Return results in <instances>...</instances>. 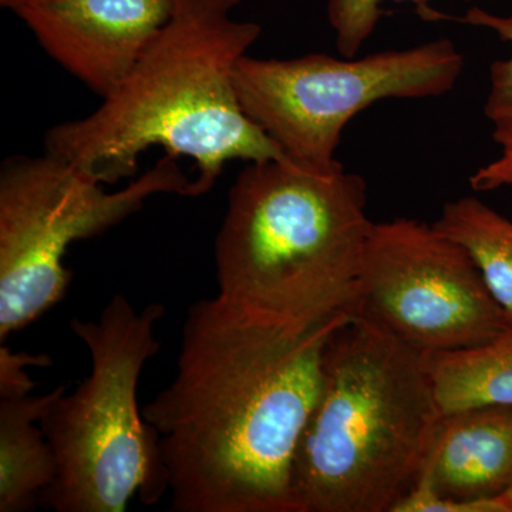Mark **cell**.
Segmentation results:
<instances>
[{"label":"cell","instance_id":"277c9868","mask_svg":"<svg viewBox=\"0 0 512 512\" xmlns=\"http://www.w3.org/2000/svg\"><path fill=\"white\" fill-rule=\"evenodd\" d=\"M443 419L423 353L352 316L329 339L296 448V512H393Z\"/></svg>","mask_w":512,"mask_h":512},{"label":"cell","instance_id":"4fadbf2b","mask_svg":"<svg viewBox=\"0 0 512 512\" xmlns=\"http://www.w3.org/2000/svg\"><path fill=\"white\" fill-rule=\"evenodd\" d=\"M434 229L461 245L512 326V221L474 197L444 205Z\"/></svg>","mask_w":512,"mask_h":512},{"label":"cell","instance_id":"8992f818","mask_svg":"<svg viewBox=\"0 0 512 512\" xmlns=\"http://www.w3.org/2000/svg\"><path fill=\"white\" fill-rule=\"evenodd\" d=\"M62 157L12 156L0 167V342L57 305L72 281L74 242L104 234L156 195L197 198L194 177L165 154L120 190Z\"/></svg>","mask_w":512,"mask_h":512},{"label":"cell","instance_id":"ffe728a7","mask_svg":"<svg viewBox=\"0 0 512 512\" xmlns=\"http://www.w3.org/2000/svg\"><path fill=\"white\" fill-rule=\"evenodd\" d=\"M30 2H35V0H0V6H2L3 9L15 12L20 6L28 5Z\"/></svg>","mask_w":512,"mask_h":512},{"label":"cell","instance_id":"2e32d148","mask_svg":"<svg viewBox=\"0 0 512 512\" xmlns=\"http://www.w3.org/2000/svg\"><path fill=\"white\" fill-rule=\"evenodd\" d=\"M393 512H511L503 495L480 501H453L439 497L424 478L396 505Z\"/></svg>","mask_w":512,"mask_h":512},{"label":"cell","instance_id":"8fae6325","mask_svg":"<svg viewBox=\"0 0 512 512\" xmlns=\"http://www.w3.org/2000/svg\"><path fill=\"white\" fill-rule=\"evenodd\" d=\"M64 389L0 400V512L33 510L55 483L56 456L40 420Z\"/></svg>","mask_w":512,"mask_h":512},{"label":"cell","instance_id":"9a60e30c","mask_svg":"<svg viewBox=\"0 0 512 512\" xmlns=\"http://www.w3.org/2000/svg\"><path fill=\"white\" fill-rule=\"evenodd\" d=\"M448 20L491 30L503 42L510 43L512 46V15H494L480 6H473L461 18L450 16ZM490 83V93L484 106V113L488 120L495 114L512 109V55L508 59L495 60L491 64Z\"/></svg>","mask_w":512,"mask_h":512},{"label":"cell","instance_id":"30bf717a","mask_svg":"<svg viewBox=\"0 0 512 512\" xmlns=\"http://www.w3.org/2000/svg\"><path fill=\"white\" fill-rule=\"evenodd\" d=\"M420 477L444 500L503 495L512 485V407L443 416Z\"/></svg>","mask_w":512,"mask_h":512},{"label":"cell","instance_id":"52a82bcc","mask_svg":"<svg viewBox=\"0 0 512 512\" xmlns=\"http://www.w3.org/2000/svg\"><path fill=\"white\" fill-rule=\"evenodd\" d=\"M464 56L453 40L365 57L323 53L293 59L244 56L234 86L245 114L293 163L313 170L335 158L346 124L387 99H427L451 92L463 74Z\"/></svg>","mask_w":512,"mask_h":512},{"label":"cell","instance_id":"7c38bea8","mask_svg":"<svg viewBox=\"0 0 512 512\" xmlns=\"http://www.w3.org/2000/svg\"><path fill=\"white\" fill-rule=\"evenodd\" d=\"M441 414L512 407V326L483 345L423 353Z\"/></svg>","mask_w":512,"mask_h":512},{"label":"cell","instance_id":"44dd1931","mask_svg":"<svg viewBox=\"0 0 512 512\" xmlns=\"http://www.w3.org/2000/svg\"><path fill=\"white\" fill-rule=\"evenodd\" d=\"M503 498L505 500V503L508 504V507H510V510L512 512V485L510 488H508L507 491L503 494Z\"/></svg>","mask_w":512,"mask_h":512},{"label":"cell","instance_id":"7a4b0ae2","mask_svg":"<svg viewBox=\"0 0 512 512\" xmlns=\"http://www.w3.org/2000/svg\"><path fill=\"white\" fill-rule=\"evenodd\" d=\"M241 0H174L170 18L123 83L87 116L47 130L45 151L104 185L136 178L150 148L190 158L198 195L232 161L289 160L249 119L235 67L262 28L234 18Z\"/></svg>","mask_w":512,"mask_h":512},{"label":"cell","instance_id":"5b68a950","mask_svg":"<svg viewBox=\"0 0 512 512\" xmlns=\"http://www.w3.org/2000/svg\"><path fill=\"white\" fill-rule=\"evenodd\" d=\"M161 303L137 309L114 295L99 319L74 318L92 370L72 393L64 389L40 420L57 461L55 483L40 504L57 512H124L134 495L157 504L168 493L156 431L138 407L144 366L160 350Z\"/></svg>","mask_w":512,"mask_h":512},{"label":"cell","instance_id":"ac0fdd59","mask_svg":"<svg viewBox=\"0 0 512 512\" xmlns=\"http://www.w3.org/2000/svg\"><path fill=\"white\" fill-rule=\"evenodd\" d=\"M474 191L485 192L512 185V151H503V156L484 165L470 178Z\"/></svg>","mask_w":512,"mask_h":512},{"label":"cell","instance_id":"5bb4252c","mask_svg":"<svg viewBox=\"0 0 512 512\" xmlns=\"http://www.w3.org/2000/svg\"><path fill=\"white\" fill-rule=\"evenodd\" d=\"M384 2H409L417 16L424 22H441L450 19L431 6L433 0H328L326 13L330 29L335 35V45L340 56L356 57L370 36L375 33L384 12ZM474 3L481 0H463ZM493 2V0H488Z\"/></svg>","mask_w":512,"mask_h":512},{"label":"cell","instance_id":"3957f363","mask_svg":"<svg viewBox=\"0 0 512 512\" xmlns=\"http://www.w3.org/2000/svg\"><path fill=\"white\" fill-rule=\"evenodd\" d=\"M362 175L342 164L249 163L215 239L218 296L244 311L316 325L355 316L373 222Z\"/></svg>","mask_w":512,"mask_h":512},{"label":"cell","instance_id":"d6986e66","mask_svg":"<svg viewBox=\"0 0 512 512\" xmlns=\"http://www.w3.org/2000/svg\"><path fill=\"white\" fill-rule=\"evenodd\" d=\"M490 121L495 143L503 147V151H512V109L495 114Z\"/></svg>","mask_w":512,"mask_h":512},{"label":"cell","instance_id":"ba28073f","mask_svg":"<svg viewBox=\"0 0 512 512\" xmlns=\"http://www.w3.org/2000/svg\"><path fill=\"white\" fill-rule=\"evenodd\" d=\"M355 316L421 353L483 345L511 328L466 249L409 218L373 222Z\"/></svg>","mask_w":512,"mask_h":512},{"label":"cell","instance_id":"6da1fadb","mask_svg":"<svg viewBox=\"0 0 512 512\" xmlns=\"http://www.w3.org/2000/svg\"><path fill=\"white\" fill-rule=\"evenodd\" d=\"M352 315L284 322L200 299L174 379L143 407L175 512H296L292 468L323 355Z\"/></svg>","mask_w":512,"mask_h":512},{"label":"cell","instance_id":"9c48e42d","mask_svg":"<svg viewBox=\"0 0 512 512\" xmlns=\"http://www.w3.org/2000/svg\"><path fill=\"white\" fill-rule=\"evenodd\" d=\"M174 0H35L16 9L53 62L100 99L123 83Z\"/></svg>","mask_w":512,"mask_h":512},{"label":"cell","instance_id":"e0dca14e","mask_svg":"<svg viewBox=\"0 0 512 512\" xmlns=\"http://www.w3.org/2000/svg\"><path fill=\"white\" fill-rule=\"evenodd\" d=\"M52 357L32 355V353L13 352L9 346H0V397L2 399H20L32 393L35 382L28 372L29 367L52 366Z\"/></svg>","mask_w":512,"mask_h":512}]
</instances>
